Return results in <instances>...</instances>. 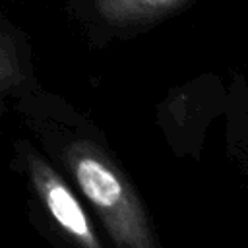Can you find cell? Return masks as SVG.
<instances>
[{
    "mask_svg": "<svg viewBox=\"0 0 248 248\" xmlns=\"http://www.w3.org/2000/svg\"><path fill=\"white\" fill-rule=\"evenodd\" d=\"M62 159L116 246L153 248L157 244L155 227L138 190L101 140L74 138L64 145Z\"/></svg>",
    "mask_w": 248,
    "mask_h": 248,
    "instance_id": "cell-1",
    "label": "cell"
},
{
    "mask_svg": "<svg viewBox=\"0 0 248 248\" xmlns=\"http://www.w3.org/2000/svg\"><path fill=\"white\" fill-rule=\"evenodd\" d=\"M29 176L35 192L58 229L85 248H99L101 240L95 227L70 184L48 163L35 155L29 157Z\"/></svg>",
    "mask_w": 248,
    "mask_h": 248,
    "instance_id": "cell-2",
    "label": "cell"
},
{
    "mask_svg": "<svg viewBox=\"0 0 248 248\" xmlns=\"http://www.w3.org/2000/svg\"><path fill=\"white\" fill-rule=\"evenodd\" d=\"M192 0H91L97 19L114 33H138L178 12Z\"/></svg>",
    "mask_w": 248,
    "mask_h": 248,
    "instance_id": "cell-3",
    "label": "cell"
},
{
    "mask_svg": "<svg viewBox=\"0 0 248 248\" xmlns=\"http://www.w3.org/2000/svg\"><path fill=\"white\" fill-rule=\"evenodd\" d=\"M21 79V68L12 41L0 33V89L14 87Z\"/></svg>",
    "mask_w": 248,
    "mask_h": 248,
    "instance_id": "cell-4",
    "label": "cell"
}]
</instances>
